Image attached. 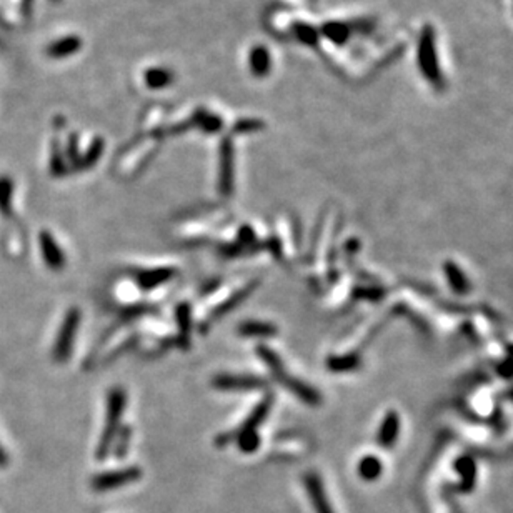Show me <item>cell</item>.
Listing matches in <instances>:
<instances>
[{"label": "cell", "instance_id": "6da1fadb", "mask_svg": "<svg viewBox=\"0 0 513 513\" xmlns=\"http://www.w3.org/2000/svg\"><path fill=\"white\" fill-rule=\"evenodd\" d=\"M123 410H125V392H123L122 388H112L107 395V420L106 427H103L101 441H98V460H106L108 452H111L118 430H120V419L123 415Z\"/></svg>", "mask_w": 513, "mask_h": 513}, {"label": "cell", "instance_id": "7a4b0ae2", "mask_svg": "<svg viewBox=\"0 0 513 513\" xmlns=\"http://www.w3.org/2000/svg\"><path fill=\"white\" fill-rule=\"evenodd\" d=\"M80 324V312L79 308H70L65 315L64 322H62V327L57 334V340L54 344V350H52V355H54V360L59 363H64L65 360L70 357L72 354V346L75 342V335H77Z\"/></svg>", "mask_w": 513, "mask_h": 513}, {"label": "cell", "instance_id": "3957f363", "mask_svg": "<svg viewBox=\"0 0 513 513\" xmlns=\"http://www.w3.org/2000/svg\"><path fill=\"white\" fill-rule=\"evenodd\" d=\"M142 470L139 467H127L122 470H113L106 472L92 478V488L95 492H111L117 488L125 487L128 483H134L140 480Z\"/></svg>", "mask_w": 513, "mask_h": 513}, {"label": "cell", "instance_id": "277c9868", "mask_svg": "<svg viewBox=\"0 0 513 513\" xmlns=\"http://www.w3.org/2000/svg\"><path fill=\"white\" fill-rule=\"evenodd\" d=\"M213 387L218 390H255V388L265 387V382L259 377L252 375H218L213 380Z\"/></svg>", "mask_w": 513, "mask_h": 513}, {"label": "cell", "instance_id": "5b68a950", "mask_svg": "<svg viewBox=\"0 0 513 513\" xmlns=\"http://www.w3.org/2000/svg\"><path fill=\"white\" fill-rule=\"evenodd\" d=\"M303 485H305V490L308 497H310L315 513H334L324 490V485H322V480L317 473H307L305 477H303Z\"/></svg>", "mask_w": 513, "mask_h": 513}, {"label": "cell", "instance_id": "8992f818", "mask_svg": "<svg viewBox=\"0 0 513 513\" xmlns=\"http://www.w3.org/2000/svg\"><path fill=\"white\" fill-rule=\"evenodd\" d=\"M39 244H40V252L44 255L45 264L49 265L52 270H60L65 267V255L62 249L57 244L54 235L50 232H40L39 235Z\"/></svg>", "mask_w": 513, "mask_h": 513}, {"label": "cell", "instance_id": "52a82bcc", "mask_svg": "<svg viewBox=\"0 0 513 513\" xmlns=\"http://www.w3.org/2000/svg\"><path fill=\"white\" fill-rule=\"evenodd\" d=\"M174 277L172 269H155V270H144V272L137 274V282L142 288L150 291V288L159 287Z\"/></svg>", "mask_w": 513, "mask_h": 513}, {"label": "cell", "instance_id": "ba28073f", "mask_svg": "<svg viewBox=\"0 0 513 513\" xmlns=\"http://www.w3.org/2000/svg\"><path fill=\"white\" fill-rule=\"evenodd\" d=\"M239 334L244 337H262V339H270L277 335L278 329L274 324H265V322H244L239 327Z\"/></svg>", "mask_w": 513, "mask_h": 513}, {"label": "cell", "instance_id": "9c48e42d", "mask_svg": "<svg viewBox=\"0 0 513 513\" xmlns=\"http://www.w3.org/2000/svg\"><path fill=\"white\" fill-rule=\"evenodd\" d=\"M13 185L9 177H0V213L11 215Z\"/></svg>", "mask_w": 513, "mask_h": 513}, {"label": "cell", "instance_id": "30bf717a", "mask_svg": "<svg viewBox=\"0 0 513 513\" xmlns=\"http://www.w3.org/2000/svg\"><path fill=\"white\" fill-rule=\"evenodd\" d=\"M237 441H239V449L245 453H252L259 449L260 445V436L259 432H240V434L234 435Z\"/></svg>", "mask_w": 513, "mask_h": 513}, {"label": "cell", "instance_id": "8fae6325", "mask_svg": "<svg viewBox=\"0 0 513 513\" xmlns=\"http://www.w3.org/2000/svg\"><path fill=\"white\" fill-rule=\"evenodd\" d=\"M380 472H382V465L373 457H365L359 465L360 477L365 480H375L380 475Z\"/></svg>", "mask_w": 513, "mask_h": 513}, {"label": "cell", "instance_id": "7c38bea8", "mask_svg": "<svg viewBox=\"0 0 513 513\" xmlns=\"http://www.w3.org/2000/svg\"><path fill=\"white\" fill-rule=\"evenodd\" d=\"M130 435H132V432H130V429H128V427H122V429L118 430V434H117L118 441L115 445V450H113L115 457H118V458L125 457V453L128 450V440H130ZM117 436H115V439H117Z\"/></svg>", "mask_w": 513, "mask_h": 513}, {"label": "cell", "instance_id": "4fadbf2b", "mask_svg": "<svg viewBox=\"0 0 513 513\" xmlns=\"http://www.w3.org/2000/svg\"><path fill=\"white\" fill-rule=\"evenodd\" d=\"M7 463H9V457H7L6 450H4L2 446H0V467H6Z\"/></svg>", "mask_w": 513, "mask_h": 513}]
</instances>
